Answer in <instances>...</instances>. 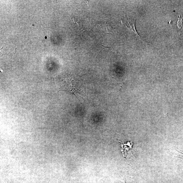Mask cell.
<instances>
[{"label": "cell", "instance_id": "1", "mask_svg": "<svg viewBox=\"0 0 183 183\" xmlns=\"http://www.w3.org/2000/svg\"><path fill=\"white\" fill-rule=\"evenodd\" d=\"M63 84L61 85L60 89L61 90L66 91L74 95H76L79 96V91H80L77 87V84L74 80H64Z\"/></svg>", "mask_w": 183, "mask_h": 183}, {"label": "cell", "instance_id": "2", "mask_svg": "<svg viewBox=\"0 0 183 183\" xmlns=\"http://www.w3.org/2000/svg\"><path fill=\"white\" fill-rule=\"evenodd\" d=\"M135 19L128 18H126L122 20V24L125 25L127 28L133 31L139 38H141L136 30L135 27Z\"/></svg>", "mask_w": 183, "mask_h": 183}, {"label": "cell", "instance_id": "3", "mask_svg": "<svg viewBox=\"0 0 183 183\" xmlns=\"http://www.w3.org/2000/svg\"><path fill=\"white\" fill-rule=\"evenodd\" d=\"M133 144L128 142L127 143L122 144L121 151L124 157L126 158L127 154L132 148Z\"/></svg>", "mask_w": 183, "mask_h": 183}, {"label": "cell", "instance_id": "4", "mask_svg": "<svg viewBox=\"0 0 183 183\" xmlns=\"http://www.w3.org/2000/svg\"><path fill=\"white\" fill-rule=\"evenodd\" d=\"M100 26L103 31H105L107 33H112L113 29L109 24L107 22H104Z\"/></svg>", "mask_w": 183, "mask_h": 183}, {"label": "cell", "instance_id": "5", "mask_svg": "<svg viewBox=\"0 0 183 183\" xmlns=\"http://www.w3.org/2000/svg\"><path fill=\"white\" fill-rule=\"evenodd\" d=\"M71 19L72 20H73L74 24L76 25V26L79 28V29H80L82 30H83V25L81 24V23L80 22H78L77 21V19L75 18H71Z\"/></svg>", "mask_w": 183, "mask_h": 183}, {"label": "cell", "instance_id": "6", "mask_svg": "<svg viewBox=\"0 0 183 183\" xmlns=\"http://www.w3.org/2000/svg\"><path fill=\"white\" fill-rule=\"evenodd\" d=\"M174 152L175 153L174 158H177L183 160V153L177 150L174 151Z\"/></svg>", "mask_w": 183, "mask_h": 183}, {"label": "cell", "instance_id": "7", "mask_svg": "<svg viewBox=\"0 0 183 183\" xmlns=\"http://www.w3.org/2000/svg\"><path fill=\"white\" fill-rule=\"evenodd\" d=\"M99 44H100L102 46V47H103V48L99 52V54L100 52L102 51V50H103V49H105L106 48H111V47H108L107 46H106L105 45H103L102 44H101L100 43H99Z\"/></svg>", "mask_w": 183, "mask_h": 183}]
</instances>
